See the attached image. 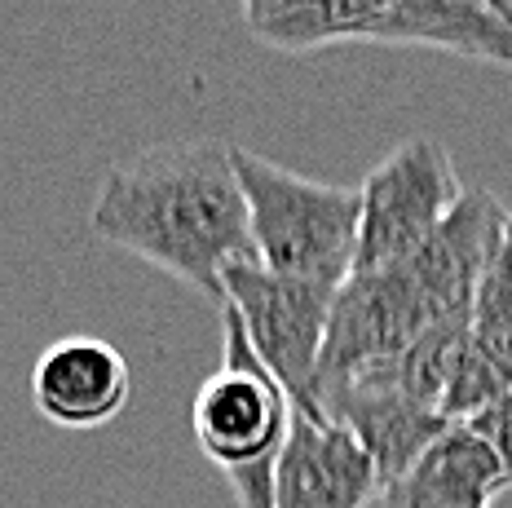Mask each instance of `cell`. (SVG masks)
Returning a JSON list of instances; mask_svg holds the SVG:
<instances>
[{"label": "cell", "mask_w": 512, "mask_h": 508, "mask_svg": "<svg viewBox=\"0 0 512 508\" xmlns=\"http://www.w3.org/2000/svg\"><path fill=\"white\" fill-rule=\"evenodd\" d=\"M89 230L217 305L226 270L252 261L248 204L226 142H164L120 160L98 186Z\"/></svg>", "instance_id": "cell-1"}, {"label": "cell", "mask_w": 512, "mask_h": 508, "mask_svg": "<svg viewBox=\"0 0 512 508\" xmlns=\"http://www.w3.org/2000/svg\"><path fill=\"white\" fill-rule=\"evenodd\" d=\"M199 455L230 482L239 508H274V469L292 429V398L252 354L239 319L221 305V367L190 402Z\"/></svg>", "instance_id": "cell-2"}, {"label": "cell", "mask_w": 512, "mask_h": 508, "mask_svg": "<svg viewBox=\"0 0 512 508\" xmlns=\"http://www.w3.org/2000/svg\"><path fill=\"white\" fill-rule=\"evenodd\" d=\"M230 155L248 204L256 266L340 288L358 257V190L314 182L243 146H230Z\"/></svg>", "instance_id": "cell-3"}, {"label": "cell", "mask_w": 512, "mask_h": 508, "mask_svg": "<svg viewBox=\"0 0 512 508\" xmlns=\"http://www.w3.org/2000/svg\"><path fill=\"white\" fill-rule=\"evenodd\" d=\"M464 186L451 155L433 137H411L362 177L358 186V257L354 274L393 270L460 204Z\"/></svg>", "instance_id": "cell-4"}, {"label": "cell", "mask_w": 512, "mask_h": 508, "mask_svg": "<svg viewBox=\"0 0 512 508\" xmlns=\"http://www.w3.org/2000/svg\"><path fill=\"white\" fill-rule=\"evenodd\" d=\"M221 292H226L221 305L239 319L252 354L270 367V376L287 389L296 407H309L336 288L283 279L256 261H234L221 279Z\"/></svg>", "instance_id": "cell-5"}, {"label": "cell", "mask_w": 512, "mask_h": 508, "mask_svg": "<svg viewBox=\"0 0 512 508\" xmlns=\"http://www.w3.org/2000/svg\"><path fill=\"white\" fill-rule=\"evenodd\" d=\"M429 323H433L429 310H424L420 292L411 288L402 266L349 274L336 288V301H332V319H327L314 389L402 354ZM314 389H309V398H314Z\"/></svg>", "instance_id": "cell-6"}, {"label": "cell", "mask_w": 512, "mask_h": 508, "mask_svg": "<svg viewBox=\"0 0 512 508\" xmlns=\"http://www.w3.org/2000/svg\"><path fill=\"white\" fill-rule=\"evenodd\" d=\"M371 500H380V478L354 433L292 402V429L274 469V508H367Z\"/></svg>", "instance_id": "cell-7"}, {"label": "cell", "mask_w": 512, "mask_h": 508, "mask_svg": "<svg viewBox=\"0 0 512 508\" xmlns=\"http://www.w3.org/2000/svg\"><path fill=\"white\" fill-rule=\"evenodd\" d=\"M504 226L508 213L495 204V195L464 190L460 204L424 239V248L402 261V274L420 292L433 323L451 319V314H473V296L499 252Z\"/></svg>", "instance_id": "cell-8"}, {"label": "cell", "mask_w": 512, "mask_h": 508, "mask_svg": "<svg viewBox=\"0 0 512 508\" xmlns=\"http://www.w3.org/2000/svg\"><path fill=\"white\" fill-rule=\"evenodd\" d=\"M128 358L102 336H62L31 367V407L58 429H102L128 407Z\"/></svg>", "instance_id": "cell-9"}, {"label": "cell", "mask_w": 512, "mask_h": 508, "mask_svg": "<svg viewBox=\"0 0 512 508\" xmlns=\"http://www.w3.org/2000/svg\"><path fill=\"white\" fill-rule=\"evenodd\" d=\"M508 491L495 447L473 425H451L393 486H384V508H490Z\"/></svg>", "instance_id": "cell-10"}, {"label": "cell", "mask_w": 512, "mask_h": 508, "mask_svg": "<svg viewBox=\"0 0 512 508\" xmlns=\"http://www.w3.org/2000/svg\"><path fill=\"white\" fill-rule=\"evenodd\" d=\"M371 45H424L512 67V23L468 0H393Z\"/></svg>", "instance_id": "cell-11"}, {"label": "cell", "mask_w": 512, "mask_h": 508, "mask_svg": "<svg viewBox=\"0 0 512 508\" xmlns=\"http://www.w3.org/2000/svg\"><path fill=\"white\" fill-rule=\"evenodd\" d=\"M468 345L512 385V217L504 226V239H499V252L490 261L482 288L473 296Z\"/></svg>", "instance_id": "cell-12"}, {"label": "cell", "mask_w": 512, "mask_h": 508, "mask_svg": "<svg viewBox=\"0 0 512 508\" xmlns=\"http://www.w3.org/2000/svg\"><path fill=\"white\" fill-rule=\"evenodd\" d=\"M482 438L495 447V455H499V464H504V478H508V486H512V394L499 402V407H490L486 416H477V420H468Z\"/></svg>", "instance_id": "cell-13"}, {"label": "cell", "mask_w": 512, "mask_h": 508, "mask_svg": "<svg viewBox=\"0 0 512 508\" xmlns=\"http://www.w3.org/2000/svg\"><path fill=\"white\" fill-rule=\"evenodd\" d=\"M468 5H482V9H490V14H499V18H508V23H512V5H508V0H468Z\"/></svg>", "instance_id": "cell-14"}, {"label": "cell", "mask_w": 512, "mask_h": 508, "mask_svg": "<svg viewBox=\"0 0 512 508\" xmlns=\"http://www.w3.org/2000/svg\"><path fill=\"white\" fill-rule=\"evenodd\" d=\"M508 5H512V0H508Z\"/></svg>", "instance_id": "cell-15"}]
</instances>
